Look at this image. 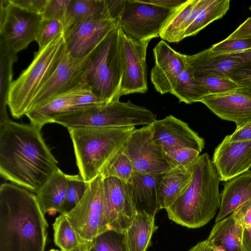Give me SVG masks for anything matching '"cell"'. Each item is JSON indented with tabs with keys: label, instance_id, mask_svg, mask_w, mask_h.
<instances>
[{
	"label": "cell",
	"instance_id": "22",
	"mask_svg": "<svg viewBox=\"0 0 251 251\" xmlns=\"http://www.w3.org/2000/svg\"><path fill=\"white\" fill-rule=\"evenodd\" d=\"M210 1L187 0L168 20L160 32L161 38L170 43H178L185 38L188 27Z\"/></svg>",
	"mask_w": 251,
	"mask_h": 251
},
{
	"label": "cell",
	"instance_id": "27",
	"mask_svg": "<svg viewBox=\"0 0 251 251\" xmlns=\"http://www.w3.org/2000/svg\"><path fill=\"white\" fill-rule=\"evenodd\" d=\"M67 174L59 168L47 181L36 197L44 214L48 212H61L67 188Z\"/></svg>",
	"mask_w": 251,
	"mask_h": 251
},
{
	"label": "cell",
	"instance_id": "20",
	"mask_svg": "<svg viewBox=\"0 0 251 251\" xmlns=\"http://www.w3.org/2000/svg\"><path fill=\"white\" fill-rule=\"evenodd\" d=\"M159 175L144 174L133 171L127 184L136 212H144L155 216L160 210L157 194Z\"/></svg>",
	"mask_w": 251,
	"mask_h": 251
},
{
	"label": "cell",
	"instance_id": "44",
	"mask_svg": "<svg viewBox=\"0 0 251 251\" xmlns=\"http://www.w3.org/2000/svg\"><path fill=\"white\" fill-rule=\"evenodd\" d=\"M230 142L251 141V121L236 128L230 135L226 136Z\"/></svg>",
	"mask_w": 251,
	"mask_h": 251
},
{
	"label": "cell",
	"instance_id": "25",
	"mask_svg": "<svg viewBox=\"0 0 251 251\" xmlns=\"http://www.w3.org/2000/svg\"><path fill=\"white\" fill-rule=\"evenodd\" d=\"M244 228L231 213L215 223L207 239L221 251H243Z\"/></svg>",
	"mask_w": 251,
	"mask_h": 251
},
{
	"label": "cell",
	"instance_id": "29",
	"mask_svg": "<svg viewBox=\"0 0 251 251\" xmlns=\"http://www.w3.org/2000/svg\"><path fill=\"white\" fill-rule=\"evenodd\" d=\"M107 10L105 0H70L62 24L64 35L79 23Z\"/></svg>",
	"mask_w": 251,
	"mask_h": 251
},
{
	"label": "cell",
	"instance_id": "43",
	"mask_svg": "<svg viewBox=\"0 0 251 251\" xmlns=\"http://www.w3.org/2000/svg\"><path fill=\"white\" fill-rule=\"evenodd\" d=\"M232 213L244 227L251 226V200L241 205Z\"/></svg>",
	"mask_w": 251,
	"mask_h": 251
},
{
	"label": "cell",
	"instance_id": "39",
	"mask_svg": "<svg viewBox=\"0 0 251 251\" xmlns=\"http://www.w3.org/2000/svg\"><path fill=\"white\" fill-rule=\"evenodd\" d=\"M70 0H48L42 15L43 18L63 24Z\"/></svg>",
	"mask_w": 251,
	"mask_h": 251
},
{
	"label": "cell",
	"instance_id": "26",
	"mask_svg": "<svg viewBox=\"0 0 251 251\" xmlns=\"http://www.w3.org/2000/svg\"><path fill=\"white\" fill-rule=\"evenodd\" d=\"M157 228L155 216L136 212L131 225L123 232L126 251H147Z\"/></svg>",
	"mask_w": 251,
	"mask_h": 251
},
{
	"label": "cell",
	"instance_id": "35",
	"mask_svg": "<svg viewBox=\"0 0 251 251\" xmlns=\"http://www.w3.org/2000/svg\"><path fill=\"white\" fill-rule=\"evenodd\" d=\"M197 80L205 90L206 96L237 90L241 87L230 78L211 75H195Z\"/></svg>",
	"mask_w": 251,
	"mask_h": 251
},
{
	"label": "cell",
	"instance_id": "50",
	"mask_svg": "<svg viewBox=\"0 0 251 251\" xmlns=\"http://www.w3.org/2000/svg\"><path fill=\"white\" fill-rule=\"evenodd\" d=\"M231 55L233 57L242 60L244 65L251 66V49Z\"/></svg>",
	"mask_w": 251,
	"mask_h": 251
},
{
	"label": "cell",
	"instance_id": "45",
	"mask_svg": "<svg viewBox=\"0 0 251 251\" xmlns=\"http://www.w3.org/2000/svg\"><path fill=\"white\" fill-rule=\"evenodd\" d=\"M226 38L251 39V17L247 18Z\"/></svg>",
	"mask_w": 251,
	"mask_h": 251
},
{
	"label": "cell",
	"instance_id": "21",
	"mask_svg": "<svg viewBox=\"0 0 251 251\" xmlns=\"http://www.w3.org/2000/svg\"><path fill=\"white\" fill-rule=\"evenodd\" d=\"M194 162L174 167L159 175L157 194L160 209L168 208L185 190L192 177Z\"/></svg>",
	"mask_w": 251,
	"mask_h": 251
},
{
	"label": "cell",
	"instance_id": "36",
	"mask_svg": "<svg viewBox=\"0 0 251 251\" xmlns=\"http://www.w3.org/2000/svg\"><path fill=\"white\" fill-rule=\"evenodd\" d=\"M88 251H126L123 233L108 230L97 236Z\"/></svg>",
	"mask_w": 251,
	"mask_h": 251
},
{
	"label": "cell",
	"instance_id": "40",
	"mask_svg": "<svg viewBox=\"0 0 251 251\" xmlns=\"http://www.w3.org/2000/svg\"><path fill=\"white\" fill-rule=\"evenodd\" d=\"M175 167L186 166L193 164L200 156V152L189 148H178L166 152Z\"/></svg>",
	"mask_w": 251,
	"mask_h": 251
},
{
	"label": "cell",
	"instance_id": "3",
	"mask_svg": "<svg viewBox=\"0 0 251 251\" xmlns=\"http://www.w3.org/2000/svg\"><path fill=\"white\" fill-rule=\"evenodd\" d=\"M220 181L208 153L200 155L194 162L188 186L166 209L169 218L189 228H199L207 224L220 208Z\"/></svg>",
	"mask_w": 251,
	"mask_h": 251
},
{
	"label": "cell",
	"instance_id": "33",
	"mask_svg": "<svg viewBox=\"0 0 251 251\" xmlns=\"http://www.w3.org/2000/svg\"><path fill=\"white\" fill-rule=\"evenodd\" d=\"M133 172L131 162L123 150L106 164L100 175L103 178L115 177L127 183L131 179Z\"/></svg>",
	"mask_w": 251,
	"mask_h": 251
},
{
	"label": "cell",
	"instance_id": "8",
	"mask_svg": "<svg viewBox=\"0 0 251 251\" xmlns=\"http://www.w3.org/2000/svg\"><path fill=\"white\" fill-rule=\"evenodd\" d=\"M176 9L165 8L141 0H125L117 23L128 36L139 41L160 37Z\"/></svg>",
	"mask_w": 251,
	"mask_h": 251
},
{
	"label": "cell",
	"instance_id": "4",
	"mask_svg": "<svg viewBox=\"0 0 251 251\" xmlns=\"http://www.w3.org/2000/svg\"><path fill=\"white\" fill-rule=\"evenodd\" d=\"M72 139L79 175L90 182L123 151L134 126L67 128Z\"/></svg>",
	"mask_w": 251,
	"mask_h": 251
},
{
	"label": "cell",
	"instance_id": "5",
	"mask_svg": "<svg viewBox=\"0 0 251 251\" xmlns=\"http://www.w3.org/2000/svg\"><path fill=\"white\" fill-rule=\"evenodd\" d=\"M66 51L62 33L34 53L31 63L11 86L7 105L14 118H20L30 111L34 99L49 80Z\"/></svg>",
	"mask_w": 251,
	"mask_h": 251
},
{
	"label": "cell",
	"instance_id": "52",
	"mask_svg": "<svg viewBox=\"0 0 251 251\" xmlns=\"http://www.w3.org/2000/svg\"><path fill=\"white\" fill-rule=\"evenodd\" d=\"M249 9L251 11V5L249 7Z\"/></svg>",
	"mask_w": 251,
	"mask_h": 251
},
{
	"label": "cell",
	"instance_id": "42",
	"mask_svg": "<svg viewBox=\"0 0 251 251\" xmlns=\"http://www.w3.org/2000/svg\"><path fill=\"white\" fill-rule=\"evenodd\" d=\"M19 6L31 12L42 15L48 0H10Z\"/></svg>",
	"mask_w": 251,
	"mask_h": 251
},
{
	"label": "cell",
	"instance_id": "18",
	"mask_svg": "<svg viewBox=\"0 0 251 251\" xmlns=\"http://www.w3.org/2000/svg\"><path fill=\"white\" fill-rule=\"evenodd\" d=\"M200 102L220 118L235 123L236 128L251 121V93L238 89L206 96Z\"/></svg>",
	"mask_w": 251,
	"mask_h": 251
},
{
	"label": "cell",
	"instance_id": "6",
	"mask_svg": "<svg viewBox=\"0 0 251 251\" xmlns=\"http://www.w3.org/2000/svg\"><path fill=\"white\" fill-rule=\"evenodd\" d=\"M120 30L118 25L90 54L88 86L96 96L107 103L121 97L123 66Z\"/></svg>",
	"mask_w": 251,
	"mask_h": 251
},
{
	"label": "cell",
	"instance_id": "51",
	"mask_svg": "<svg viewBox=\"0 0 251 251\" xmlns=\"http://www.w3.org/2000/svg\"><path fill=\"white\" fill-rule=\"evenodd\" d=\"M49 251H60L58 250H55V249H51Z\"/></svg>",
	"mask_w": 251,
	"mask_h": 251
},
{
	"label": "cell",
	"instance_id": "13",
	"mask_svg": "<svg viewBox=\"0 0 251 251\" xmlns=\"http://www.w3.org/2000/svg\"><path fill=\"white\" fill-rule=\"evenodd\" d=\"M118 25L108 10L79 23L64 35L66 52L76 59L88 56Z\"/></svg>",
	"mask_w": 251,
	"mask_h": 251
},
{
	"label": "cell",
	"instance_id": "53",
	"mask_svg": "<svg viewBox=\"0 0 251 251\" xmlns=\"http://www.w3.org/2000/svg\"></svg>",
	"mask_w": 251,
	"mask_h": 251
},
{
	"label": "cell",
	"instance_id": "47",
	"mask_svg": "<svg viewBox=\"0 0 251 251\" xmlns=\"http://www.w3.org/2000/svg\"><path fill=\"white\" fill-rule=\"evenodd\" d=\"M146 3H151L165 8L176 9L187 0H141Z\"/></svg>",
	"mask_w": 251,
	"mask_h": 251
},
{
	"label": "cell",
	"instance_id": "37",
	"mask_svg": "<svg viewBox=\"0 0 251 251\" xmlns=\"http://www.w3.org/2000/svg\"><path fill=\"white\" fill-rule=\"evenodd\" d=\"M62 33L63 27L61 22L42 18L35 41L38 44L39 49H42Z\"/></svg>",
	"mask_w": 251,
	"mask_h": 251
},
{
	"label": "cell",
	"instance_id": "41",
	"mask_svg": "<svg viewBox=\"0 0 251 251\" xmlns=\"http://www.w3.org/2000/svg\"><path fill=\"white\" fill-rule=\"evenodd\" d=\"M230 78L240 87L239 90L251 93V66L244 65L235 71Z\"/></svg>",
	"mask_w": 251,
	"mask_h": 251
},
{
	"label": "cell",
	"instance_id": "10",
	"mask_svg": "<svg viewBox=\"0 0 251 251\" xmlns=\"http://www.w3.org/2000/svg\"><path fill=\"white\" fill-rule=\"evenodd\" d=\"M0 1V39L18 53L35 40L42 15L27 11L10 0Z\"/></svg>",
	"mask_w": 251,
	"mask_h": 251
},
{
	"label": "cell",
	"instance_id": "34",
	"mask_svg": "<svg viewBox=\"0 0 251 251\" xmlns=\"http://www.w3.org/2000/svg\"><path fill=\"white\" fill-rule=\"evenodd\" d=\"M89 182L85 181L81 176L67 175V188L65 199L60 214L67 213L72 210L84 196Z\"/></svg>",
	"mask_w": 251,
	"mask_h": 251
},
{
	"label": "cell",
	"instance_id": "2",
	"mask_svg": "<svg viewBox=\"0 0 251 251\" xmlns=\"http://www.w3.org/2000/svg\"><path fill=\"white\" fill-rule=\"evenodd\" d=\"M48 224L32 192L0 186V251H44Z\"/></svg>",
	"mask_w": 251,
	"mask_h": 251
},
{
	"label": "cell",
	"instance_id": "49",
	"mask_svg": "<svg viewBox=\"0 0 251 251\" xmlns=\"http://www.w3.org/2000/svg\"><path fill=\"white\" fill-rule=\"evenodd\" d=\"M243 251H251V226L244 227L242 236Z\"/></svg>",
	"mask_w": 251,
	"mask_h": 251
},
{
	"label": "cell",
	"instance_id": "19",
	"mask_svg": "<svg viewBox=\"0 0 251 251\" xmlns=\"http://www.w3.org/2000/svg\"><path fill=\"white\" fill-rule=\"evenodd\" d=\"M195 75H211L230 78L232 74L244 65L242 60L230 54H216L209 48L193 55H186Z\"/></svg>",
	"mask_w": 251,
	"mask_h": 251
},
{
	"label": "cell",
	"instance_id": "23",
	"mask_svg": "<svg viewBox=\"0 0 251 251\" xmlns=\"http://www.w3.org/2000/svg\"><path fill=\"white\" fill-rule=\"evenodd\" d=\"M220 196V206L215 223L224 219L241 205L251 200V170L226 181Z\"/></svg>",
	"mask_w": 251,
	"mask_h": 251
},
{
	"label": "cell",
	"instance_id": "24",
	"mask_svg": "<svg viewBox=\"0 0 251 251\" xmlns=\"http://www.w3.org/2000/svg\"><path fill=\"white\" fill-rule=\"evenodd\" d=\"M77 91L58 96L30 110L25 115L30 124L41 129L45 125L52 123L53 120L58 116L85 108L79 105L76 100Z\"/></svg>",
	"mask_w": 251,
	"mask_h": 251
},
{
	"label": "cell",
	"instance_id": "12",
	"mask_svg": "<svg viewBox=\"0 0 251 251\" xmlns=\"http://www.w3.org/2000/svg\"><path fill=\"white\" fill-rule=\"evenodd\" d=\"M121 28V27H120ZM123 75L120 95L145 93L148 88L146 53L151 40L139 41L120 30Z\"/></svg>",
	"mask_w": 251,
	"mask_h": 251
},
{
	"label": "cell",
	"instance_id": "11",
	"mask_svg": "<svg viewBox=\"0 0 251 251\" xmlns=\"http://www.w3.org/2000/svg\"><path fill=\"white\" fill-rule=\"evenodd\" d=\"M133 171L159 175L175 167L164 151L153 140L151 125L136 129L124 149Z\"/></svg>",
	"mask_w": 251,
	"mask_h": 251
},
{
	"label": "cell",
	"instance_id": "15",
	"mask_svg": "<svg viewBox=\"0 0 251 251\" xmlns=\"http://www.w3.org/2000/svg\"><path fill=\"white\" fill-rule=\"evenodd\" d=\"M154 142L165 152L178 148H189L200 153L204 147L203 138L188 125L172 115L151 125Z\"/></svg>",
	"mask_w": 251,
	"mask_h": 251
},
{
	"label": "cell",
	"instance_id": "31",
	"mask_svg": "<svg viewBox=\"0 0 251 251\" xmlns=\"http://www.w3.org/2000/svg\"><path fill=\"white\" fill-rule=\"evenodd\" d=\"M52 226L54 242L61 251H88L92 243L78 235L64 214L55 219Z\"/></svg>",
	"mask_w": 251,
	"mask_h": 251
},
{
	"label": "cell",
	"instance_id": "46",
	"mask_svg": "<svg viewBox=\"0 0 251 251\" xmlns=\"http://www.w3.org/2000/svg\"><path fill=\"white\" fill-rule=\"evenodd\" d=\"M111 18L117 22L122 10L125 0H105Z\"/></svg>",
	"mask_w": 251,
	"mask_h": 251
},
{
	"label": "cell",
	"instance_id": "14",
	"mask_svg": "<svg viewBox=\"0 0 251 251\" xmlns=\"http://www.w3.org/2000/svg\"><path fill=\"white\" fill-rule=\"evenodd\" d=\"M103 196L109 230L124 232L136 213L127 183L115 177L103 178Z\"/></svg>",
	"mask_w": 251,
	"mask_h": 251
},
{
	"label": "cell",
	"instance_id": "32",
	"mask_svg": "<svg viewBox=\"0 0 251 251\" xmlns=\"http://www.w3.org/2000/svg\"><path fill=\"white\" fill-rule=\"evenodd\" d=\"M229 0H211L187 28L185 38L194 36L213 21L222 18L228 11Z\"/></svg>",
	"mask_w": 251,
	"mask_h": 251
},
{
	"label": "cell",
	"instance_id": "16",
	"mask_svg": "<svg viewBox=\"0 0 251 251\" xmlns=\"http://www.w3.org/2000/svg\"><path fill=\"white\" fill-rule=\"evenodd\" d=\"M212 160L220 180L229 181L251 168V141L230 142L226 136L215 149Z\"/></svg>",
	"mask_w": 251,
	"mask_h": 251
},
{
	"label": "cell",
	"instance_id": "48",
	"mask_svg": "<svg viewBox=\"0 0 251 251\" xmlns=\"http://www.w3.org/2000/svg\"><path fill=\"white\" fill-rule=\"evenodd\" d=\"M188 251H221L215 248L207 239L197 243Z\"/></svg>",
	"mask_w": 251,
	"mask_h": 251
},
{
	"label": "cell",
	"instance_id": "7",
	"mask_svg": "<svg viewBox=\"0 0 251 251\" xmlns=\"http://www.w3.org/2000/svg\"><path fill=\"white\" fill-rule=\"evenodd\" d=\"M64 214L78 235L89 243L109 230L104 209L103 178L100 174L89 182L76 206Z\"/></svg>",
	"mask_w": 251,
	"mask_h": 251
},
{
	"label": "cell",
	"instance_id": "9",
	"mask_svg": "<svg viewBox=\"0 0 251 251\" xmlns=\"http://www.w3.org/2000/svg\"><path fill=\"white\" fill-rule=\"evenodd\" d=\"M90 54L76 59L66 51L55 72L34 99L30 110L62 94L89 89L87 80L91 68Z\"/></svg>",
	"mask_w": 251,
	"mask_h": 251
},
{
	"label": "cell",
	"instance_id": "38",
	"mask_svg": "<svg viewBox=\"0 0 251 251\" xmlns=\"http://www.w3.org/2000/svg\"><path fill=\"white\" fill-rule=\"evenodd\" d=\"M216 54H235L251 49V39H231L226 38L209 48Z\"/></svg>",
	"mask_w": 251,
	"mask_h": 251
},
{
	"label": "cell",
	"instance_id": "30",
	"mask_svg": "<svg viewBox=\"0 0 251 251\" xmlns=\"http://www.w3.org/2000/svg\"><path fill=\"white\" fill-rule=\"evenodd\" d=\"M177 98L179 102L191 104L200 102L206 96L203 88L197 80L194 70L187 64L176 79L170 92Z\"/></svg>",
	"mask_w": 251,
	"mask_h": 251
},
{
	"label": "cell",
	"instance_id": "1",
	"mask_svg": "<svg viewBox=\"0 0 251 251\" xmlns=\"http://www.w3.org/2000/svg\"><path fill=\"white\" fill-rule=\"evenodd\" d=\"M41 129L10 119L0 123L1 176L36 194L58 168Z\"/></svg>",
	"mask_w": 251,
	"mask_h": 251
},
{
	"label": "cell",
	"instance_id": "17",
	"mask_svg": "<svg viewBox=\"0 0 251 251\" xmlns=\"http://www.w3.org/2000/svg\"><path fill=\"white\" fill-rule=\"evenodd\" d=\"M153 53L155 64L151 72V82L161 94L170 93L187 64L185 54L177 52L163 40L153 48Z\"/></svg>",
	"mask_w": 251,
	"mask_h": 251
},
{
	"label": "cell",
	"instance_id": "28",
	"mask_svg": "<svg viewBox=\"0 0 251 251\" xmlns=\"http://www.w3.org/2000/svg\"><path fill=\"white\" fill-rule=\"evenodd\" d=\"M17 54L0 39V123L10 119L6 111V105L13 81V66L18 60Z\"/></svg>",
	"mask_w": 251,
	"mask_h": 251
}]
</instances>
